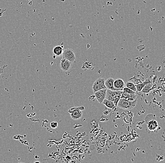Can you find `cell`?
Listing matches in <instances>:
<instances>
[{
    "mask_svg": "<svg viewBox=\"0 0 165 163\" xmlns=\"http://www.w3.org/2000/svg\"><path fill=\"white\" fill-rule=\"evenodd\" d=\"M146 123V129L149 132H157L160 126L159 120L152 114H149L146 116L145 118Z\"/></svg>",
    "mask_w": 165,
    "mask_h": 163,
    "instance_id": "1",
    "label": "cell"
},
{
    "mask_svg": "<svg viewBox=\"0 0 165 163\" xmlns=\"http://www.w3.org/2000/svg\"><path fill=\"white\" fill-rule=\"evenodd\" d=\"M122 91V90L118 91H112L107 89L105 99L113 101L115 105L117 106L118 102L121 98Z\"/></svg>",
    "mask_w": 165,
    "mask_h": 163,
    "instance_id": "2",
    "label": "cell"
},
{
    "mask_svg": "<svg viewBox=\"0 0 165 163\" xmlns=\"http://www.w3.org/2000/svg\"><path fill=\"white\" fill-rule=\"evenodd\" d=\"M137 102V99L131 101L124 98H120L118 102L117 106L125 110H129L133 109Z\"/></svg>",
    "mask_w": 165,
    "mask_h": 163,
    "instance_id": "3",
    "label": "cell"
},
{
    "mask_svg": "<svg viewBox=\"0 0 165 163\" xmlns=\"http://www.w3.org/2000/svg\"><path fill=\"white\" fill-rule=\"evenodd\" d=\"M85 109L83 106L73 107L69 110L68 112L70 114L71 118L74 120H78L82 118V111Z\"/></svg>",
    "mask_w": 165,
    "mask_h": 163,
    "instance_id": "4",
    "label": "cell"
},
{
    "mask_svg": "<svg viewBox=\"0 0 165 163\" xmlns=\"http://www.w3.org/2000/svg\"><path fill=\"white\" fill-rule=\"evenodd\" d=\"M63 58L66 59L71 63L74 62L76 59V55L74 51L71 48H68L64 49L62 55Z\"/></svg>",
    "mask_w": 165,
    "mask_h": 163,
    "instance_id": "5",
    "label": "cell"
},
{
    "mask_svg": "<svg viewBox=\"0 0 165 163\" xmlns=\"http://www.w3.org/2000/svg\"><path fill=\"white\" fill-rule=\"evenodd\" d=\"M105 80L104 78H98L95 80L92 86V89L94 93L99 90L106 88L105 85Z\"/></svg>",
    "mask_w": 165,
    "mask_h": 163,
    "instance_id": "6",
    "label": "cell"
},
{
    "mask_svg": "<svg viewBox=\"0 0 165 163\" xmlns=\"http://www.w3.org/2000/svg\"><path fill=\"white\" fill-rule=\"evenodd\" d=\"M107 90V88H103V89L98 90L94 93L96 98L99 103H102V102H103L104 100L105 99Z\"/></svg>",
    "mask_w": 165,
    "mask_h": 163,
    "instance_id": "7",
    "label": "cell"
},
{
    "mask_svg": "<svg viewBox=\"0 0 165 163\" xmlns=\"http://www.w3.org/2000/svg\"><path fill=\"white\" fill-rule=\"evenodd\" d=\"M72 66V63L68 60L66 59L62 58L60 63V69L64 71H68L69 70Z\"/></svg>",
    "mask_w": 165,
    "mask_h": 163,
    "instance_id": "8",
    "label": "cell"
},
{
    "mask_svg": "<svg viewBox=\"0 0 165 163\" xmlns=\"http://www.w3.org/2000/svg\"><path fill=\"white\" fill-rule=\"evenodd\" d=\"M125 85V83L122 79H119L114 80V87L115 91L122 90Z\"/></svg>",
    "mask_w": 165,
    "mask_h": 163,
    "instance_id": "9",
    "label": "cell"
},
{
    "mask_svg": "<svg viewBox=\"0 0 165 163\" xmlns=\"http://www.w3.org/2000/svg\"><path fill=\"white\" fill-rule=\"evenodd\" d=\"M121 98H124V99H127L129 101H133L137 99V96L136 94H128L122 91Z\"/></svg>",
    "mask_w": 165,
    "mask_h": 163,
    "instance_id": "10",
    "label": "cell"
},
{
    "mask_svg": "<svg viewBox=\"0 0 165 163\" xmlns=\"http://www.w3.org/2000/svg\"><path fill=\"white\" fill-rule=\"evenodd\" d=\"M64 50V48H63V46H55L53 48V53L55 57H60L61 56H62Z\"/></svg>",
    "mask_w": 165,
    "mask_h": 163,
    "instance_id": "11",
    "label": "cell"
},
{
    "mask_svg": "<svg viewBox=\"0 0 165 163\" xmlns=\"http://www.w3.org/2000/svg\"><path fill=\"white\" fill-rule=\"evenodd\" d=\"M114 80L113 78H108L105 81V85L108 89L112 91H115L114 87Z\"/></svg>",
    "mask_w": 165,
    "mask_h": 163,
    "instance_id": "12",
    "label": "cell"
},
{
    "mask_svg": "<svg viewBox=\"0 0 165 163\" xmlns=\"http://www.w3.org/2000/svg\"><path fill=\"white\" fill-rule=\"evenodd\" d=\"M102 104H103L107 107H108V108H110V109H114L116 107V106L115 105L113 101L108 100V99H104L103 102H102Z\"/></svg>",
    "mask_w": 165,
    "mask_h": 163,
    "instance_id": "13",
    "label": "cell"
},
{
    "mask_svg": "<svg viewBox=\"0 0 165 163\" xmlns=\"http://www.w3.org/2000/svg\"><path fill=\"white\" fill-rule=\"evenodd\" d=\"M151 83V80H150L149 79H148L146 80H145L142 83L137 84L136 86L137 91H138V92L141 91L143 88V87L145 86V85H146V84H147L148 83Z\"/></svg>",
    "mask_w": 165,
    "mask_h": 163,
    "instance_id": "14",
    "label": "cell"
},
{
    "mask_svg": "<svg viewBox=\"0 0 165 163\" xmlns=\"http://www.w3.org/2000/svg\"><path fill=\"white\" fill-rule=\"evenodd\" d=\"M152 85L151 84V83H148L147 84H146V85H145V86L143 87V89L142 90V91L143 93H149L151 91V90L152 89Z\"/></svg>",
    "mask_w": 165,
    "mask_h": 163,
    "instance_id": "15",
    "label": "cell"
},
{
    "mask_svg": "<svg viewBox=\"0 0 165 163\" xmlns=\"http://www.w3.org/2000/svg\"><path fill=\"white\" fill-rule=\"evenodd\" d=\"M125 85H126V87L130 88V89L133 90L135 92H137V88H136V85L132 82H130V81L127 82Z\"/></svg>",
    "mask_w": 165,
    "mask_h": 163,
    "instance_id": "16",
    "label": "cell"
},
{
    "mask_svg": "<svg viewBox=\"0 0 165 163\" xmlns=\"http://www.w3.org/2000/svg\"><path fill=\"white\" fill-rule=\"evenodd\" d=\"M122 91H123L125 93H128V94H135L136 92H135L133 90L130 89V88L127 87H124L122 89Z\"/></svg>",
    "mask_w": 165,
    "mask_h": 163,
    "instance_id": "17",
    "label": "cell"
},
{
    "mask_svg": "<svg viewBox=\"0 0 165 163\" xmlns=\"http://www.w3.org/2000/svg\"><path fill=\"white\" fill-rule=\"evenodd\" d=\"M50 125L51 128L54 129V128H57L58 124L57 122L54 121L51 122Z\"/></svg>",
    "mask_w": 165,
    "mask_h": 163,
    "instance_id": "18",
    "label": "cell"
}]
</instances>
